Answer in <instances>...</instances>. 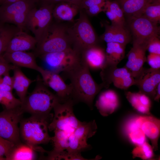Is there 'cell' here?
<instances>
[{"label": "cell", "instance_id": "cell-45", "mask_svg": "<svg viewBox=\"0 0 160 160\" xmlns=\"http://www.w3.org/2000/svg\"><path fill=\"white\" fill-rule=\"evenodd\" d=\"M160 98V83L157 87L156 94L154 100L156 101L159 102Z\"/></svg>", "mask_w": 160, "mask_h": 160}, {"label": "cell", "instance_id": "cell-40", "mask_svg": "<svg viewBox=\"0 0 160 160\" xmlns=\"http://www.w3.org/2000/svg\"><path fill=\"white\" fill-rule=\"evenodd\" d=\"M136 116L129 119L125 124L124 129L127 135L139 128L136 122Z\"/></svg>", "mask_w": 160, "mask_h": 160}, {"label": "cell", "instance_id": "cell-26", "mask_svg": "<svg viewBox=\"0 0 160 160\" xmlns=\"http://www.w3.org/2000/svg\"><path fill=\"white\" fill-rule=\"evenodd\" d=\"M13 70V88L22 102L26 96L29 86L33 81L27 77L19 67L16 66Z\"/></svg>", "mask_w": 160, "mask_h": 160}, {"label": "cell", "instance_id": "cell-47", "mask_svg": "<svg viewBox=\"0 0 160 160\" xmlns=\"http://www.w3.org/2000/svg\"><path fill=\"white\" fill-rule=\"evenodd\" d=\"M20 0H0V3L2 5L8 4L18 1Z\"/></svg>", "mask_w": 160, "mask_h": 160}, {"label": "cell", "instance_id": "cell-38", "mask_svg": "<svg viewBox=\"0 0 160 160\" xmlns=\"http://www.w3.org/2000/svg\"><path fill=\"white\" fill-rule=\"evenodd\" d=\"M147 61L151 68L160 69V55L149 53L146 58Z\"/></svg>", "mask_w": 160, "mask_h": 160}, {"label": "cell", "instance_id": "cell-48", "mask_svg": "<svg viewBox=\"0 0 160 160\" xmlns=\"http://www.w3.org/2000/svg\"><path fill=\"white\" fill-rule=\"evenodd\" d=\"M151 3L155 4H160V0H151Z\"/></svg>", "mask_w": 160, "mask_h": 160}, {"label": "cell", "instance_id": "cell-6", "mask_svg": "<svg viewBox=\"0 0 160 160\" xmlns=\"http://www.w3.org/2000/svg\"><path fill=\"white\" fill-rule=\"evenodd\" d=\"M55 6L41 4L39 8L35 7L28 14L26 28L31 31L34 35L37 41L36 45L42 42L47 34L53 22L52 10Z\"/></svg>", "mask_w": 160, "mask_h": 160}, {"label": "cell", "instance_id": "cell-31", "mask_svg": "<svg viewBox=\"0 0 160 160\" xmlns=\"http://www.w3.org/2000/svg\"><path fill=\"white\" fill-rule=\"evenodd\" d=\"M0 103L6 109H10L20 106L22 102L14 97L12 91L0 90Z\"/></svg>", "mask_w": 160, "mask_h": 160}, {"label": "cell", "instance_id": "cell-21", "mask_svg": "<svg viewBox=\"0 0 160 160\" xmlns=\"http://www.w3.org/2000/svg\"><path fill=\"white\" fill-rule=\"evenodd\" d=\"M97 129L95 120L88 123L83 122L74 130L71 136L75 142L86 149L90 146L87 143V139L95 135Z\"/></svg>", "mask_w": 160, "mask_h": 160}, {"label": "cell", "instance_id": "cell-10", "mask_svg": "<svg viewBox=\"0 0 160 160\" xmlns=\"http://www.w3.org/2000/svg\"><path fill=\"white\" fill-rule=\"evenodd\" d=\"M127 24L133 37V42L148 45L153 38L159 36L158 24L141 15L128 18Z\"/></svg>", "mask_w": 160, "mask_h": 160}, {"label": "cell", "instance_id": "cell-41", "mask_svg": "<svg viewBox=\"0 0 160 160\" xmlns=\"http://www.w3.org/2000/svg\"><path fill=\"white\" fill-rule=\"evenodd\" d=\"M104 6L96 5L90 7L85 9L86 13L91 16L97 15L103 11Z\"/></svg>", "mask_w": 160, "mask_h": 160}, {"label": "cell", "instance_id": "cell-35", "mask_svg": "<svg viewBox=\"0 0 160 160\" xmlns=\"http://www.w3.org/2000/svg\"><path fill=\"white\" fill-rule=\"evenodd\" d=\"M15 144L0 136V158L6 160L5 158L14 147Z\"/></svg>", "mask_w": 160, "mask_h": 160}, {"label": "cell", "instance_id": "cell-30", "mask_svg": "<svg viewBox=\"0 0 160 160\" xmlns=\"http://www.w3.org/2000/svg\"><path fill=\"white\" fill-rule=\"evenodd\" d=\"M153 150L151 145L145 142L134 148L132 152V157H139L143 160L152 159L154 157Z\"/></svg>", "mask_w": 160, "mask_h": 160}, {"label": "cell", "instance_id": "cell-49", "mask_svg": "<svg viewBox=\"0 0 160 160\" xmlns=\"http://www.w3.org/2000/svg\"><path fill=\"white\" fill-rule=\"evenodd\" d=\"M2 26H2L1 25H0V31L2 28Z\"/></svg>", "mask_w": 160, "mask_h": 160}, {"label": "cell", "instance_id": "cell-1", "mask_svg": "<svg viewBox=\"0 0 160 160\" xmlns=\"http://www.w3.org/2000/svg\"><path fill=\"white\" fill-rule=\"evenodd\" d=\"M63 73L70 81L74 103H84L92 109L94 98L103 87L101 83L98 84L95 81L81 56L78 62Z\"/></svg>", "mask_w": 160, "mask_h": 160}, {"label": "cell", "instance_id": "cell-22", "mask_svg": "<svg viewBox=\"0 0 160 160\" xmlns=\"http://www.w3.org/2000/svg\"><path fill=\"white\" fill-rule=\"evenodd\" d=\"M43 149L34 147L21 142L15 144L8 156L7 160H33L36 158L35 151L42 152Z\"/></svg>", "mask_w": 160, "mask_h": 160}, {"label": "cell", "instance_id": "cell-16", "mask_svg": "<svg viewBox=\"0 0 160 160\" xmlns=\"http://www.w3.org/2000/svg\"><path fill=\"white\" fill-rule=\"evenodd\" d=\"M105 31L101 39L106 43L115 42L126 45L131 40V35L126 26L104 25Z\"/></svg>", "mask_w": 160, "mask_h": 160}, {"label": "cell", "instance_id": "cell-4", "mask_svg": "<svg viewBox=\"0 0 160 160\" xmlns=\"http://www.w3.org/2000/svg\"><path fill=\"white\" fill-rule=\"evenodd\" d=\"M71 48H73L68 27L58 23L52 22L44 40L36 46L33 54L35 57H39L45 54Z\"/></svg>", "mask_w": 160, "mask_h": 160}, {"label": "cell", "instance_id": "cell-14", "mask_svg": "<svg viewBox=\"0 0 160 160\" xmlns=\"http://www.w3.org/2000/svg\"><path fill=\"white\" fill-rule=\"evenodd\" d=\"M137 125L150 139L154 151L158 149V141L160 134V120L151 116H137Z\"/></svg>", "mask_w": 160, "mask_h": 160}, {"label": "cell", "instance_id": "cell-15", "mask_svg": "<svg viewBox=\"0 0 160 160\" xmlns=\"http://www.w3.org/2000/svg\"><path fill=\"white\" fill-rule=\"evenodd\" d=\"M119 104V98L116 92L109 89L100 94L95 106L101 115L106 116L113 113L118 108Z\"/></svg>", "mask_w": 160, "mask_h": 160}, {"label": "cell", "instance_id": "cell-9", "mask_svg": "<svg viewBox=\"0 0 160 160\" xmlns=\"http://www.w3.org/2000/svg\"><path fill=\"white\" fill-rule=\"evenodd\" d=\"M24 113L21 106L0 112V136L15 144L21 143L18 124Z\"/></svg>", "mask_w": 160, "mask_h": 160}, {"label": "cell", "instance_id": "cell-17", "mask_svg": "<svg viewBox=\"0 0 160 160\" xmlns=\"http://www.w3.org/2000/svg\"><path fill=\"white\" fill-rule=\"evenodd\" d=\"M9 63L16 66L35 70L38 72L41 67L37 64L33 53L26 51L5 52L2 55Z\"/></svg>", "mask_w": 160, "mask_h": 160}, {"label": "cell", "instance_id": "cell-24", "mask_svg": "<svg viewBox=\"0 0 160 160\" xmlns=\"http://www.w3.org/2000/svg\"><path fill=\"white\" fill-rule=\"evenodd\" d=\"M55 135L51 137L53 148L47 153L46 159L49 160H57L58 157L67 150L68 145V138L70 134L60 130L54 131Z\"/></svg>", "mask_w": 160, "mask_h": 160}, {"label": "cell", "instance_id": "cell-33", "mask_svg": "<svg viewBox=\"0 0 160 160\" xmlns=\"http://www.w3.org/2000/svg\"><path fill=\"white\" fill-rule=\"evenodd\" d=\"M104 7L108 9L112 12L122 25L126 26L124 13L117 2L114 0H106Z\"/></svg>", "mask_w": 160, "mask_h": 160}, {"label": "cell", "instance_id": "cell-18", "mask_svg": "<svg viewBox=\"0 0 160 160\" xmlns=\"http://www.w3.org/2000/svg\"><path fill=\"white\" fill-rule=\"evenodd\" d=\"M81 56L89 69L94 70H101L106 61L105 50L98 44L84 50Z\"/></svg>", "mask_w": 160, "mask_h": 160}, {"label": "cell", "instance_id": "cell-36", "mask_svg": "<svg viewBox=\"0 0 160 160\" xmlns=\"http://www.w3.org/2000/svg\"><path fill=\"white\" fill-rule=\"evenodd\" d=\"M147 50L149 53L160 55V41L159 36L155 37L150 41Z\"/></svg>", "mask_w": 160, "mask_h": 160}, {"label": "cell", "instance_id": "cell-8", "mask_svg": "<svg viewBox=\"0 0 160 160\" xmlns=\"http://www.w3.org/2000/svg\"><path fill=\"white\" fill-rule=\"evenodd\" d=\"M74 103L70 100L63 103L59 102L53 108L54 115L48 126L49 131L62 130L71 134L82 123L74 113Z\"/></svg>", "mask_w": 160, "mask_h": 160}, {"label": "cell", "instance_id": "cell-11", "mask_svg": "<svg viewBox=\"0 0 160 160\" xmlns=\"http://www.w3.org/2000/svg\"><path fill=\"white\" fill-rule=\"evenodd\" d=\"M39 57L49 68L48 70L58 73L65 71L76 63L80 59L81 54L71 48L45 54Z\"/></svg>", "mask_w": 160, "mask_h": 160}, {"label": "cell", "instance_id": "cell-34", "mask_svg": "<svg viewBox=\"0 0 160 160\" xmlns=\"http://www.w3.org/2000/svg\"><path fill=\"white\" fill-rule=\"evenodd\" d=\"M131 141L136 145H141L145 142V135L139 128L127 134Z\"/></svg>", "mask_w": 160, "mask_h": 160}, {"label": "cell", "instance_id": "cell-5", "mask_svg": "<svg viewBox=\"0 0 160 160\" xmlns=\"http://www.w3.org/2000/svg\"><path fill=\"white\" fill-rule=\"evenodd\" d=\"M79 18L73 25L68 27L73 48L81 54L84 50L98 45V39L87 14L81 9Z\"/></svg>", "mask_w": 160, "mask_h": 160}, {"label": "cell", "instance_id": "cell-29", "mask_svg": "<svg viewBox=\"0 0 160 160\" xmlns=\"http://www.w3.org/2000/svg\"><path fill=\"white\" fill-rule=\"evenodd\" d=\"M21 30L15 25L2 26L0 31V56L5 52L12 39Z\"/></svg>", "mask_w": 160, "mask_h": 160}, {"label": "cell", "instance_id": "cell-25", "mask_svg": "<svg viewBox=\"0 0 160 160\" xmlns=\"http://www.w3.org/2000/svg\"><path fill=\"white\" fill-rule=\"evenodd\" d=\"M117 2L128 18L141 16L151 0H114Z\"/></svg>", "mask_w": 160, "mask_h": 160}, {"label": "cell", "instance_id": "cell-2", "mask_svg": "<svg viewBox=\"0 0 160 160\" xmlns=\"http://www.w3.org/2000/svg\"><path fill=\"white\" fill-rule=\"evenodd\" d=\"M31 115L29 118L22 119L20 123L21 139L24 143L34 147L48 143L51 138L48 134V126L53 114Z\"/></svg>", "mask_w": 160, "mask_h": 160}, {"label": "cell", "instance_id": "cell-7", "mask_svg": "<svg viewBox=\"0 0 160 160\" xmlns=\"http://www.w3.org/2000/svg\"><path fill=\"white\" fill-rule=\"evenodd\" d=\"M37 0H20L0 6V21L12 23L23 31L30 12L36 7Z\"/></svg>", "mask_w": 160, "mask_h": 160}, {"label": "cell", "instance_id": "cell-13", "mask_svg": "<svg viewBox=\"0 0 160 160\" xmlns=\"http://www.w3.org/2000/svg\"><path fill=\"white\" fill-rule=\"evenodd\" d=\"M160 69L144 68L139 78L135 80V85L139 92L154 100L157 86L160 83Z\"/></svg>", "mask_w": 160, "mask_h": 160}, {"label": "cell", "instance_id": "cell-44", "mask_svg": "<svg viewBox=\"0 0 160 160\" xmlns=\"http://www.w3.org/2000/svg\"><path fill=\"white\" fill-rule=\"evenodd\" d=\"M38 2L40 1L41 4H52L55 5L60 2L65 1V0H37Z\"/></svg>", "mask_w": 160, "mask_h": 160}, {"label": "cell", "instance_id": "cell-19", "mask_svg": "<svg viewBox=\"0 0 160 160\" xmlns=\"http://www.w3.org/2000/svg\"><path fill=\"white\" fill-rule=\"evenodd\" d=\"M36 44L37 41L34 37L23 31H20L11 40L5 52L34 49Z\"/></svg>", "mask_w": 160, "mask_h": 160}, {"label": "cell", "instance_id": "cell-46", "mask_svg": "<svg viewBox=\"0 0 160 160\" xmlns=\"http://www.w3.org/2000/svg\"><path fill=\"white\" fill-rule=\"evenodd\" d=\"M82 0H65V1L76 5L79 7L80 5Z\"/></svg>", "mask_w": 160, "mask_h": 160}, {"label": "cell", "instance_id": "cell-23", "mask_svg": "<svg viewBox=\"0 0 160 160\" xmlns=\"http://www.w3.org/2000/svg\"><path fill=\"white\" fill-rule=\"evenodd\" d=\"M80 10L75 4L63 1L56 4L52 10L53 18L57 22H73L74 17Z\"/></svg>", "mask_w": 160, "mask_h": 160}, {"label": "cell", "instance_id": "cell-32", "mask_svg": "<svg viewBox=\"0 0 160 160\" xmlns=\"http://www.w3.org/2000/svg\"><path fill=\"white\" fill-rule=\"evenodd\" d=\"M141 15L158 24L160 21V4H149L144 8Z\"/></svg>", "mask_w": 160, "mask_h": 160}, {"label": "cell", "instance_id": "cell-42", "mask_svg": "<svg viewBox=\"0 0 160 160\" xmlns=\"http://www.w3.org/2000/svg\"><path fill=\"white\" fill-rule=\"evenodd\" d=\"M3 76V77H2L3 82L13 88V80L12 77L10 76L9 73L5 74Z\"/></svg>", "mask_w": 160, "mask_h": 160}, {"label": "cell", "instance_id": "cell-12", "mask_svg": "<svg viewBox=\"0 0 160 160\" xmlns=\"http://www.w3.org/2000/svg\"><path fill=\"white\" fill-rule=\"evenodd\" d=\"M39 72L41 76L43 82L55 92L60 102L72 100L70 84H66L58 73L42 67Z\"/></svg>", "mask_w": 160, "mask_h": 160}, {"label": "cell", "instance_id": "cell-3", "mask_svg": "<svg viewBox=\"0 0 160 160\" xmlns=\"http://www.w3.org/2000/svg\"><path fill=\"white\" fill-rule=\"evenodd\" d=\"M37 80L34 89L26 96L21 107L24 113L31 115L48 114L60 101L57 96L48 89L42 79L38 78Z\"/></svg>", "mask_w": 160, "mask_h": 160}, {"label": "cell", "instance_id": "cell-27", "mask_svg": "<svg viewBox=\"0 0 160 160\" xmlns=\"http://www.w3.org/2000/svg\"><path fill=\"white\" fill-rule=\"evenodd\" d=\"M126 97L132 106L139 112L148 115L151 114V102L150 98L146 95L138 92H125Z\"/></svg>", "mask_w": 160, "mask_h": 160}, {"label": "cell", "instance_id": "cell-20", "mask_svg": "<svg viewBox=\"0 0 160 160\" xmlns=\"http://www.w3.org/2000/svg\"><path fill=\"white\" fill-rule=\"evenodd\" d=\"M113 83L116 87L126 90L135 84V80L130 71L125 66L116 68L110 75L108 81L110 86Z\"/></svg>", "mask_w": 160, "mask_h": 160}, {"label": "cell", "instance_id": "cell-39", "mask_svg": "<svg viewBox=\"0 0 160 160\" xmlns=\"http://www.w3.org/2000/svg\"><path fill=\"white\" fill-rule=\"evenodd\" d=\"M106 0H82L79 6L80 9H86L96 5L104 6Z\"/></svg>", "mask_w": 160, "mask_h": 160}, {"label": "cell", "instance_id": "cell-43", "mask_svg": "<svg viewBox=\"0 0 160 160\" xmlns=\"http://www.w3.org/2000/svg\"><path fill=\"white\" fill-rule=\"evenodd\" d=\"M13 89L12 87L3 82L2 76L0 77V90L12 92Z\"/></svg>", "mask_w": 160, "mask_h": 160}, {"label": "cell", "instance_id": "cell-37", "mask_svg": "<svg viewBox=\"0 0 160 160\" xmlns=\"http://www.w3.org/2000/svg\"><path fill=\"white\" fill-rule=\"evenodd\" d=\"M16 66L10 64L4 58L2 55L0 56V77L9 73L13 70Z\"/></svg>", "mask_w": 160, "mask_h": 160}, {"label": "cell", "instance_id": "cell-50", "mask_svg": "<svg viewBox=\"0 0 160 160\" xmlns=\"http://www.w3.org/2000/svg\"><path fill=\"white\" fill-rule=\"evenodd\" d=\"M0 160H2V159H1L0 158Z\"/></svg>", "mask_w": 160, "mask_h": 160}, {"label": "cell", "instance_id": "cell-28", "mask_svg": "<svg viewBox=\"0 0 160 160\" xmlns=\"http://www.w3.org/2000/svg\"><path fill=\"white\" fill-rule=\"evenodd\" d=\"M126 46L117 43H107L105 62L118 65L124 57Z\"/></svg>", "mask_w": 160, "mask_h": 160}]
</instances>
